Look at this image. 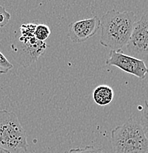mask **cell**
I'll list each match as a JSON object with an SVG mask.
<instances>
[{"instance_id": "6da1fadb", "label": "cell", "mask_w": 148, "mask_h": 153, "mask_svg": "<svg viewBox=\"0 0 148 153\" xmlns=\"http://www.w3.org/2000/svg\"><path fill=\"white\" fill-rule=\"evenodd\" d=\"M100 20L101 37L100 44L111 50H122L128 44L136 16L133 11L108 10Z\"/></svg>"}, {"instance_id": "7a4b0ae2", "label": "cell", "mask_w": 148, "mask_h": 153, "mask_svg": "<svg viewBox=\"0 0 148 153\" xmlns=\"http://www.w3.org/2000/svg\"><path fill=\"white\" fill-rule=\"evenodd\" d=\"M111 143L115 153H147L148 138L141 123L130 116L111 132Z\"/></svg>"}, {"instance_id": "3957f363", "label": "cell", "mask_w": 148, "mask_h": 153, "mask_svg": "<svg viewBox=\"0 0 148 153\" xmlns=\"http://www.w3.org/2000/svg\"><path fill=\"white\" fill-rule=\"evenodd\" d=\"M0 147L10 153L27 152V133L14 112L0 110Z\"/></svg>"}, {"instance_id": "277c9868", "label": "cell", "mask_w": 148, "mask_h": 153, "mask_svg": "<svg viewBox=\"0 0 148 153\" xmlns=\"http://www.w3.org/2000/svg\"><path fill=\"white\" fill-rule=\"evenodd\" d=\"M125 47L128 55L142 60L148 59V13L135 22Z\"/></svg>"}, {"instance_id": "5b68a950", "label": "cell", "mask_w": 148, "mask_h": 153, "mask_svg": "<svg viewBox=\"0 0 148 153\" xmlns=\"http://www.w3.org/2000/svg\"><path fill=\"white\" fill-rule=\"evenodd\" d=\"M106 64L112 66L136 76L140 79H145L148 74V68L144 60L126 55L122 50H111Z\"/></svg>"}, {"instance_id": "8992f818", "label": "cell", "mask_w": 148, "mask_h": 153, "mask_svg": "<svg viewBox=\"0 0 148 153\" xmlns=\"http://www.w3.org/2000/svg\"><path fill=\"white\" fill-rule=\"evenodd\" d=\"M19 42L20 44L16 47L12 45V49L15 61L24 67L36 63L49 47L45 42L40 41L35 37Z\"/></svg>"}, {"instance_id": "52a82bcc", "label": "cell", "mask_w": 148, "mask_h": 153, "mask_svg": "<svg viewBox=\"0 0 148 153\" xmlns=\"http://www.w3.org/2000/svg\"><path fill=\"white\" fill-rule=\"evenodd\" d=\"M100 27V20L97 16L83 19L69 25V37L73 43L82 44L97 33Z\"/></svg>"}, {"instance_id": "ba28073f", "label": "cell", "mask_w": 148, "mask_h": 153, "mask_svg": "<svg viewBox=\"0 0 148 153\" xmlns=\"http://www.w3.org/2000/svg\"><path fill=\"white\" fill-rule=\"evenodd\" d=\"M114 92L111 87L107 85H101L95 88L92 97L97 105L104 107L109 105L114 100Z\"/></svg>"}, {"instance_id": "9c48e42d", "label": "cell", "mask_w": 148, "mask_h": 153, "mask_svg": "<svg viewBox=\"0 0 148 153\" xmlns=\"http://www.w3.org/2000/svg\"><path fill=\"white\" fill-rule=\"evenodd\" d=\"M51 30L48 25L44 24H40L36 25L35 30V38L40 41H45L50 36Z\"/></svg>"}, {"instance_id": "30bf717a", "label": "cell", "mask_w": 148, "mask_h": 153, "mask_svg": "<svg viewBox=\"0 0 148 153\" xmlns=\"http://www.w3.org/2000/svg\"><path fill=\"white\" fill-rule=\"evenodd\" d=\"M36 25L33 23L23 24L20 27L22 36L19 38V41H25V40H28L33 37H35L34 33L35 30H36Z\"/></svg>"}, {"instance_id": "8fae6325", "label": "cell", "mask_w": 148, "mask_h": 153, "mask_svg": "<svg viewBox=\"0 0 148 153\" xmlns=\"http://www.w3.org/2000/svg\"><path fill=\"white\" fill-rule=\"evenodd\" d=\"M64 153H103L101 148L95 147L94 146H86L83 148L76 147L70 149Z\"/></svg>"}, {"instance_id": "7c38bea8", "label": "cell", "mask_w": 148, "mask_h": 153, "mask_svg": "<svg viewBox=\"0 0 148 153\" xmlns=\"http://www.w3.org/2000/svg\"><path fill=\"white\" fill-rule=\"evenodd\" d=\"M143 127L146 136L148 138V102L147 101H144V105L143 107L142 112H141V122H140Z\"/></svg>"}, {"instance_id": "4fadbf2b", "label": "cell", "mask_w": 148, "mask_h": 153, "mask_svg": "<svg viewBox=\"0 0 148 153\" xmlns=\"http://www.w3.org/2000/svg\"><path fill=\"white\" fill-rule=\"evenodd\" d=\"M13 68L12 63L0 52V74H7Z\"/></svg>"}, {"instance_id": "5bb4252c", "label": "cell", "mask_w": 148, "mask_h": 153, "mask_svg": "<svg viewBox=\"0 0 148 153\" xmlns=\"http://www.w3.org/2000/svg\"><path fill=\"white\" fill-rule=\"evenodd\" d=\"M10 18L11 15L6 10L5 7L0 5V29L7 25Z\"/></svg>"}, {"instance_id": "9a60e30c", "label": "cell", "mask_w": 148, "mask_h": 153, "mask_svg": "<svg viewBox=\"0 0 148 153\" xmlns=\"http://www.w3.org/2000/svg\"><path fill=\"white\" fill-rule=\"evenodd\" d=\"M0 153H10V152H8L7 151H6L5 149H2L1 147H0Z\"/></svg>"}]
</instances>
